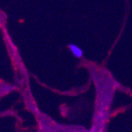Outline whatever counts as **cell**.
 Here are the masks:
<instances>
[{"label":"cell","mask_w":132,"mask_h":132,"mask_svg":"<svg viewBox=\"0 0 132 132\" xmlns=\"http://www.w3.org/2000/svg\"><path fill=\"white\" fill-rule=\"evenodd\" d=\"M69 49H70V52L72 53V55H73L75 57H76L78 59L82 58V56H83V51H82V49L81 48V47H78L77 44H70L69 45Z\"/></svg>","instance_id":"obj_1"}]
</instances>
